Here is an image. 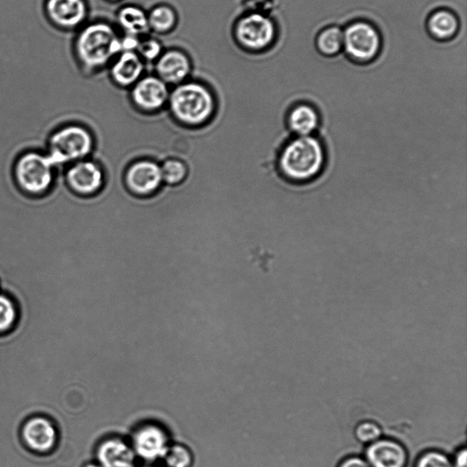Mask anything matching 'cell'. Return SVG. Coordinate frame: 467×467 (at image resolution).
<instances>
[{
	"label": "cell",
	"instance_id": "obj_25",
	"mask_svg": "<svg viewBox=\"0 0 467 467\" xmlns=\"http://www.w3.org/2000/svg\"><path fill=\"white\" fill-rule=\"evenodd\" d=\"M17 319L16 306L10 296L0 294V332L13 328Z\"/></svg>",
	"mask_w": 467,
	"mask_h": 467
},
{
	"label": "cell",
	"instance_id": "obj_20",
	"mask_svg": "<svg viewBox=\"0 0 467 467\" xmlns=\"http://www.w3.org/2000/svg\"><path fill=\"white\" fill-rule=\"evenodd\" d=\"M119 22L129 35L138 36L149 30L148 17L145 13L136 6H127L119 14Z\"/></svg>",
	"mask_w": 467,
	"mask_h": 467
},
{
	"label": "cell",
	"instance_id": "obj_11",
	"mask_svg": "<svg viewBox=\"0 0 467 467\" xmlns=\"http://www.w3.org/2000/svg\"><path fill=\"white\" fill-rule=\"evenodd\" d=\"M137 457L154 462L163 459L169 447V436L162 427L145 424L139 427L133 435L131 444Z\"/></svg>",
	"mask_w": 467,
	"mask_h": 467
},
{
	"label": "cell",
	"instance_id": "obj_3",
	"mask_svg": "<svg viewBox=\"0 0 467 467\" xmlns=\"http://www.w3.org/2000/svg\"><path fill=\"white\" fill-rule=\"evenodd\" d=\"M75 51L83 66L91 70L100 69L123 52L122 40L110 25L95 22L79 33Z\"/></svg>",
	"mask_w": 467,
	"mask_h": 467
},
{
	"label": "cell",
	"instance_id": "obj_5",
	"mask_svg": "<svg viewBox=\"0 0 467 467\" xmlns=\"http://www.w3.org/2000/svg\"><path fill=\"white\" fill-rule=\"evenodd\" d=\"M56 167L47 154L28 152L19 157L14 178L21 190L31 197H42L52 188Z\"/></svg>",
	"mask_w": 467,
	"mask_h": 467
},
{
	"label": "cell",
	"instance_id": "obj_23",
	"mask_svg": "<svg viewBox=\"0 0 467 467\" xmlns=\"http://www.w3.org/2000/svg\"><path fill=\"white\" fill-rule=\"evenodd\" d=\"M149 29L159 33L172 31L177 23V14L168 6H157L147 15Z\"/></svg>",
	"mask_w": 467,
	"mask_h": 467
},
{
	"label": "cell",
	"instance_id": "obj_29",
	"mask_svg": "<svg viewBox=\"0 0 467 467\" xmlns=\"http://www.w3.org/2000/svg\"><path fill=\"white\" fill-rule=\"evenodd\" d=\"M338 467H371L366 458L359 456H349L339 464Z\"/></svg>",
	"mask_w": 467,
	"mask_h": 467
},
{
	"label": "cell",
	"instance_id": "obj_8",
	"mask_svg": "<svg viewBox=\"0 0 467 467\" xmlns=\"http://www.w3.org/2000/svg\"><path fill=\"white\" fill-rule=\"evenodd\" d=\"M65 178L69 189L80 197L96 196L104 186L103 170L91 158L66 166Z\"/></svg>",
	"mask_w": 467,
	"mask_h": 467
},
{
	"label": "cell",
	"instance_id": "obj_10",
	"mask_svg": "<svg viewBox=\"0 0 467 467\" xmlns=\"http://www.w3.org/2000/svg\"><path fill=\"white\" fill-rule=\"evenodd\" d=\"M130 99L137 110L155 113L167 107L170 91L158 76L142 77L130 91Z\"/></svg>",
	"mask_w": 467,
	"mask_h": 467
},
{
	"label": "cell",
	"instance_id": "obj_24",
	"mask_svg": "<svg viewBox=\"0 0 467 467\" xmlns=\"http://www.w3.org/2000/svg\"><path fill=\"white\" fill-rule=\"evenodd\" d=\"M164 467H192L194 456L192 452L183 445H169L163 459Z\"/></svg>",
	"mask_w": 467,
	"mask_h": 467
},
{
	"label": "cell",
	"instance_id": "obj_4",
	"mask_svg": "<svg viewBox=\"0 0 467 467\" xmlns=\"http://www.w3.org/2000/svg\"><path fill=\"white\" fill-rule=\"evenodd\" d=\"M95 142L92 133L84 126L67 125L55 131L49 137L47 154L54 166H68L90 158Z\"/></svg>",
	"mask_w": 467,
	"mask_h": 467
},
{
	"label": "cell",
	"instance_id": "obj_9",
	"mask_svg": "<svg viewBox=\"0 0 467 467\" xmlns=\"http://www.w3.org/2000/svg\"><path fill=\"white\" fill-rule=\"evenodd\" d=\"M125 183L128 191L137 197L155 195L163 186L160 163L149 159L134 162L126 171Z\"/></svg>",
	"mask_w": 467,
	"mask_h": 467
},
{
	"label": "cell",
	"instance_id": "obj_13",
	"mask_svg": "<svg viewBox=\"0 0 467 467\" xmlns=\"http://www.w3.org/2000/svg\"><path fill=\"white\" fill-rule=\"evenodd\" d=\"M321 114L312 103L302 101L292 105L285 115V127L296 137L314 136L321 126Z\"/></svg>",
	"mask_w": 467,
	"mask_h": 467
},
{
	"label": "cell",
	"instance_id": "obj_21",
	"mask_svg": "<svg viewBox=\"0 0 467 467\" xmlns=\"http://www.w3.org/2000/svg\"><path fill=\"white\" fill-rule=\"evenodd\" d=\"M315 45L322 55L337 56L343 50V31L338 26L323 29L317 35Z\"/></svg>",
	"mask_w": 467,
	"mask_h": 467
},
{
	"label": "cell",
	"instance_id": "obj_17",
	"mask_svg": "<svg viewBox=\"0 0 467 467\" xmlns=\"http://www.w3.org/2000/svg\"><path fill=\"white\" fill-rule=\"evenodd\" d=\"M145 66L136 51L122 52L111 67V78L121 88L133 87L143 76Z\"/></svg>",
	"mask_w": 467,
	"mask_h": 467
},
{
	"label": "cell",
	"instance_id": "obj_22",
	"mask_svg": "<svg viewBox=\"0 0 467 467\" xmlns=\"http://www.w3.org/2000/svg\"><path fill=\"white\" fill-rule=\"evenodd\" d=\"M160 166L163 185L175 187L186 181L189 169L187 164L181 160L167 159L160 163Z\"/></svg>",
	"mask_w": 467,
	"mask_h": 467
},
{
	"label": "cell",
	"instance_id": "obj_6",
	"mask_svg": "<svg viewBox=\"0 0 467 467\" xmlns=\"http://www.w3.org/2000/svg\"><path fill=\"white\" fill-rule=\"evenodd\" d=\"M382 36L378 29L364 20L350 22L343 31V50L355 64L366 66L380 55Z\"/></svg>",
	"mask_w": 467,
	"mask_h": 467
},
{
	"label": "cell",
	"instance_id": "obj_28",
	"mask_svg": "<svg viewBox=\"0 0 467 467\" xmlns=\"http://www.w3.org/2000/svg\"><path fill=\"white\" fill-rule=\"evenodd\" d=\"M356 435L360 442L372 444L380 439L382 430L377 424L367 421L360 424L357 427Z\"/></svg>",
	"mask_w": 467,
	"mask_h": 467
},
{
	"label": "cell",
	"instance_id": "obj_12",
	"mask_svg": "<svg viewBox=\"0 0 467 467\" xmlns=\"http://www.w3.org/2000/svg\"><path fill=\"white\" fill-rule=\"evenodd\" d=\"M46 13L49 21L63 30H74L87 18L85 0H47Z\"/></svg>",
	"mask_w": 467,
	"mask_h": 467
},
{
	"label": "cell",
	"instance_id": "obj_30",
	"mask_svg": "<svg viewBox=\"0 0 467 467\" xmlns=\"http://www.w3.org/2000/svg\"><path fill=\"white\" fill-rule=\"evenodd\" d=\"M122 40V46H123V52L124 51H136L137 50L140 39L138 36L135 35H129L127 34V36Z\"/></svg>",
	"mask_w": 467,
	"mask_h": 467
},
{
	"label": "cell",
	"instance_id": "obj_7",
	"mask_svg": "<svg viewBox=\"0 0 467 467\" xmlns=\"http://www.w3.org/2000/svg\"><path fill=\"white\" fill-rule=\"evenodd\" d=\"M277 26L272 19L261 13L242 17L236 26V37L240 44L251 51H263L274 44Z\"/></svg>",
	"mask_w": 467,
	"mask_h": 467
},
{
	"label": "cell",
	"instance_id": "obj_19",
	"mask_svg": "<svg viewBox=\"0 0 467 467\" xmlns=\"http://www.w3.org/2000/svg\"><path fill=\"white\" fill-rule=\"evenodd\" d=\"M427 31L438 41H449L459 32L460 21L458 16L449 9L434 11L427 22Z\"/></svg>",
	"mask_w": 467,
	"mask_h": 467
},
{
	"label": "cell",
	"instance_id": "obj_32",
	"mask_svg": "<svg viewBox=\"0 0 467 467\" xmlns=\"http://www.w3.org/2000/svg\"><path fill=\"white\" fill-rule=\"evenodd\" d=\"M84 467H101L98 463H91L86 464Z\"/></svg>",
	"mask_w": 467,
	"mask_h": 467
},
{
	"label": "cell",
	"instance_id": "obj_1",
	"mask_svg": "<svg viewBox=\"0 0 467 467\" xmlns=\"http://www.w3.org/2000/svg\"><path fill=\"white\" fill-rule=\"evenodd\" d=\"M326 162V149L317 137L294 136L279 142L274 165L278 181L289 185H305L320 177Z\"/></svg>",
	"mask_w": 467,
	"mask_h": 467
},
{
	"label": "cell",
	"instance_id": "obj_18",
	"mask_svg": "<svg viewBox=\"0 0 467 467\" xmlns=\"http://www.w3.org/2000/svg\"><path fill=\"white\" fill-rule=\"evenodd\" d=\"M22 436L31 449L44 453L54 447L57 435L54 425L49 420L44 418H34L25 424Z\"/></svg>",
	"mask_w": 467,
	"mask_h": 467
},
{
	"label": "cell",
	"instance_id": "obj_14",
	"mask_svg": "<svg viewBox=\"0 0 467 467\" xmlns=\"http://www.w3.org/2000/svg\"><path fill=\"white\" fill-rule=\"evenodd\" d=\"M96 457L101 467H137L132 445L120 437L103 440L97 448Z\"/></svg>",
	"mask_w": 467,
	"mask_h": 467
},
{
	"label": "cell",
	"instance_id": "obj_2",
	"mask_svg": "<svg viewBox=\"0 0 467 467\" xmlns=\"http://www.w3.org/2000/svg\"><path fill=\"white\" fill-rule=\"evenodd\" d=\"M167 109L175 121L187 128H199L214 119L216 99L207 85L184 82L170 92Z\"/></svg>",
	"mask_w": 467,
	"mask_h": 467
},
{
	"label": "cell",
	"instance_id": "obj_16",
	"mask_svg": "<svg viewBox=\"0 0 467 467\" xmlns=\"http://www.w3.org/2000/svg\"><path fill=\"white\" fill-rule=\"evenodd\" d=\"M366 460L371 467H406V449L391 439H379L368 446Z\"/></svg>",
	"mask_w": 467,
	"mask_h": 467
},
{
	"label": "cell",
	"instance_id": "obj_15",
	"mask_svg": "<svg viewBox=\"0 0 467 467\" xmlns=\"http://www.w3.org/2000/svg\"><path fill=\"white\" fill-rule=\"evenodd\" d=\"M191 72V63L188 55L178 49L163 52L156 63L157 76L167 85L184 83Z\"/></svg>",
	"mask_w": 467,
	"mask_h": 467
},
{
	"label": "cell",
	"instance_id": "obj_26",
	"mask_svg": "<svg viewBox=\"0 0 467 467\" xmlns=\"http://www.w3.org/2000/svg\"><path fill=\"white\" fill-rule=\"evenodd\" d=\"M415 467H454L452 460L439 451H428L418 459Z\"/></svg>",
	"mask_w": 467,
	"mask_h": 467
},
{
	"label": "cell",
	"instance_id": "obj_27",
	"mask_svg": "<svg viewBox=\"0 0 467 467\" xmlns=\"http://www.w3.org/2000/svg\"><path fill=\"white\" fill-rule=\"evenodd\" d=\"M137 52L142 60L145 58L146 61H155L163 53V48L157 40H140Z\"/></svg>",
	"mask_w": 467,
	"mask_h": 467
},
{
	"label": "cell",
	"instance_id": "obj_31",
	"mask_svg": "<svg viewBox=\"0 0 467 467\" xmlns=\"http://www.w3.org/2000/svg\"><path fill=\"white\" fill-rule=\"evenodd\" d=\"M453 462V466L454 467H467V453H466V449L463 447L462 449H460L454 460H452Z\"/></svg>",
	"mask_w": 467,
	"mask_h": 467
},
{
	"label": "cell",
	"instance_id": "obj_33",
	"mask_svg": "<svg viewBox=\"0 0 467 467\" xmlns=\"http://www.w3.org/2000/svg\"><path fill=\"white\" fill-rule=\"evenodd\" d=\"M142 467H164V466H159V465H155V464H148V465H145V466H142Z\"/></svg>",
	"mask_w": 467,
	"mask_h": 467
}]
</instances>
